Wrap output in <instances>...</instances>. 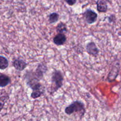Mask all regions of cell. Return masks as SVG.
<instances>
[{"instance_id":"1","label":"cell","mask_w":121,"mask_h":121,"mask_svg":"<svg viewBox=\"0 0 121 121\" xmlns=\"http://www.w3.org/2000/svg\"><path fill=\"white\" fill-rule=\"evenodd\" d=\"M65 112L67 115H72L74 113L78 115L79 119H82L86 113L85 104L80 100H75L66 107Z\"/></svg>"},{"instance_id":"2","label":"cell","mask_w":121,"mask_h":121,"mask_svg":"<svg viewBox=\"0 0 121 121\" xmlns=\"http://www.w3.org/2000/svg\"><path fill=\"white\" fill-rule=\"evenodd\" d=\"M64 74L60 70H54L51 77V85L48 92L50 95H53L63 85Z\"/></svg>"},{"instance_id":"3","label":"cell","mask_w":121,"mask_h":121,"mask_svg":"<svg viewBox=\"0 0 121 121\" xmlns=\"http://www.w3.org/2000/svg\"><path fill=\"white\" fill-rule=\"evenodd\" d=\"M32 89V93L31 94V98L36 99L43 95L46 92L45 87L40 82L35 84L31 87Z\"/></svg>"},{"instance_id":"4","label":"cell","mask_w":121,"mask_h":121,"mask_svg":"<svg viewBox=\"0 0 121 121\" xmlns=\"http://www.w3.org/2000/svg\"><path fill=\"white\" fill-rule=\"evenodd\" d=\"M83 15L85 21L88 24H92L98 20V14L91 9H86L83 13Z\"/></svg>"},{"instance_id":"5","label":"cell","mask_w":121,"mask_h":121,"mask_svg":"<svg viewBox=\"0 0 121 121\" xmlns=\"http://www.w3.org/2000/svg\"><path fill=\"white\" fill-rule=\"evenodd\" d=\"M47 71V66L44 63H40L38 65L35 71H34V74H35L38 79L40 80L43 78L44 76L46 74V72Z\"/></svg>"},{"instance_id":"6","label":"cell","mask_w":121,"mask_h":121,"mask_svg":"<svg viewBox=\"0 0 121 121\" xmlns=\"http://www.w3.org/2000/svg\"><path fill=\"white\" fill-rule=\"evenodd\" d=\"M86 50L87 53L89 55L93 57H97L99 53V49L97 47L95 43L91 41L88 43L86 46Z\"/></svg>"},{"instance_id":"7","label":"cell","mask_w":121,"mask_h":121,"mask_svg":"<svg viewBox=\"0 0 121 121\" xmlns=\"http://www.w3.org/2000/svg\"><path fill=\"white\" fill-rule=\"evenodd\" d=\"M13 66L15 70L19 72H21L26 69V68L28 66V63L22 59L17 58L14 59V61H13Z\"/></svg>"},{"instance_id":"8","label":"cell","mask_w":121,"mask_h":121,"mask_svg":"<svg viewBox=\"0 0 121 121\" xmlns=\"http://www.w3.org/2000/svg\"><path fill=\"white\" fill-rule=\"evenodd\" d=\"M53 43L57 46H63L65 44L67 40L66 35L63 33H58L53 38Z\"/></svg>"},{"instance_id":"9","label":"cell","mask_w":121,"mask_h":121,"mask_svg":"<svg viewBox=\"0 0 121 121\" xmlns=\"http://www.w3.org/2000/svg\"><path fill=\"white\" fill-rule=\"evenodd\" d=\"M96 4L98 12L105 13L108 11V4L105 0H98Z\"/></svg>"},{"instance_id":"10","label":"cell","mask_w":121,"mask_h":121,"mask_svg":"<svg viewBox=\"0 0 121 121\" xmlns=\"http://www.w3.org/2000/svg\"><path fill=\"white\" fill-rule=\"evenodd\" d=\"M11 83V79L6 74H0V87H5Z\"/></svg>"},{"instance_id":"11","label":"cell","mask_w":121,"mask_h":121,"mask_svg":"<svg viewBox=\"0 0 121 121\" xmlns=\"http://www.w3.org/2000/svg\"><path fill=\"white\" fill-rule=\"evenodd\" d=\"M56 30L58 33H63V34H65V33H67V26H66L65 22L61 21L57 25Z\"/></svg>"},{"instance_id":"12","label":"cell","mask_w":121,"mask_h":121,"mask_svg":"<svg viewBox=\"0 0 121 121\" xmlns=\"http://www.w3.org/2000/svg\"><path fill=\"white\" fill-rule=\"evenodd\" d=\"M9 99V95L7 93L0 95V112L3 109L4 105Z\"/></svg>"},{"instance_id":"13","label":"cell","mask_w":121,"mask_h":121,"mask_svg":"<svg viewBox=\"0 0 121 121\" xmlns=\"http://www.w3.org/2000/svg\"><path fill=\"white\" fill-rule=\"evenodd\" d=\"M9 62L8 59L4 56L0 55V70H5L8 67Z\"/></svg>"},{"instance_id":"14","label":"cell","mask_w":121,"mask_h":121,"mask_svg":"<svg viewBox=\"0 0 121 121\" xmlns=\"http://www.w3.org/2000/svg\"><path fill=\"white\" fill-rule=\"evenodd\" d=\"M59 20V14L58 13H52L48 15V21L50 24H54L57 22Z\"/></svg>"},{"instance_id":"15","label":"cell","mask_w":121,"mask_h":121,"mask_svg":"<svg viewBox=\"0 0 121 121\" xmlns=\"http://www.w3.org/2000/svg\"><path fill=\"white\" fill-rule=\"evenodd\" d=\"M65 2L70 6H73L76 3L77 0H65Z\"/></svg>"},{"instance_id":"16","label":"cell","mask_w":121,"mask_h":121,"mask_svg":"<svg viewBox=\"0 0 121 121\" xmlns=\"http://www.w3.org/2000/svg\"><path fill=\"white\" fill-rule=\"evenodd\" d=\"M108 21L109 22H115V21L116 17L114 15H111L110 16L108 17Z\"/></svg>"}]
</instances>
